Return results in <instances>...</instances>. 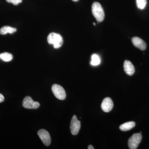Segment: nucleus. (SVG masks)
<instances>
[{
    "label": "nucleus",
    "mask_w": 149,
    "mask_h": 149,
    "mask_svg": "<svg viewBox=\"0 0 149 149\" xmlns=\"http://www.w3.org/2000/svg\"><path fill=\"white\" fill-rule=\"evenodd\" d=\"M92 11L93 16L98 22H101L104 18V12L100 3L95 2L92 6Z\"/></svg>",
    "instance_id": "obj_1"
},
{
    "label": "nucleus",
    "mask_w": 149,
    "mask_h": 149,
    "mask_svg": "<svg viewBox=\"0 0 149 149\" xmlns=\"http://www.w3.org/2000/svg\"><path fill=\"white\" fill-rule=\"evenodd\" d=\"M48 42L53 45L54 48L58 49L63 44V39L60 35L55 33H51L47 37Z\"/></svg>",
    "instance_id": "obj_2"
},
{
    "label": "nucleus",
    "mask_w": 149,
    "mask_h": 149,
    "mask_svg": "<svg viewBox=\"0 0 149 149\" xmlns=\"http://www.w3.org/2000/svg\"><path fill=\"white\" fill-rule=\"evenodd\" d=\"M142 136L141 133H137L133 134L129 138L128 141V146L130 149H136L141 143Z\"/></svg>",
    "instance_id": "obj_3"
},
{
    "label": "nucleus",
    "mask_w": 149,
    "mask_h": 149,
    "mask_svg": "<svg viewBox=\"0 0 149 149\" xmlns=\"http://www.w3.org/2000/svg\"><path fill=\"white\" fill-rule=\"evenodd\" d=\"M52 91L56 98L59 100H64L66 98V93L64 89L61 85L54 84L52 86Z\"/></svg>",
    "instance_id": "obj_4"
},
{
    "label": "nucleus",
    "mask_w": 149,
    "mask_h": 149,
    "mask_svg": "<svg viewBox=\"0 0 149 149\" xmlns=\"http://www.w3.org/2000/svg\"><path fill=\"white\" fill-rule=\"evenodd\" d=\"M22 106L27 109H37L40 106L38 102H35L29 96H26L22 102Z\"/></svg>",
    "instance_id": "obj_5"
},
{
    "label": "nucleus",
    "mask_w": 149,
    "mask_h": 149,
    "mask_svg": "<svg viewBox=\"0 0 149 149\" xmlns=\"http://www.w3.org/2000/svg\"><path fill=\"white\" fill-rule=\"evenodd\" d=\"M38 135L41 141L47 146H49L51 144V139L49 133L45 129H41L38 132Z\"/></svg>",
    "instance_id": "obj_6"
},
{
    "label": "nucleus",
    "mask_w": 149,
    "mask_h": 149,
    "mask_svg": "<svg viewBox=\"0 0 149 149\" xmlns=\"http://www.w3.org/2000/svg\"><path fill=\"white\" fill-rule=\"evenodd\" d=\"M80 128V123L77 120L76 115L72 116L70 122V129L73 135H76L79 132Z\"/></svg>",
    "instance_id": "obj_7"
},
{
    "label": "nucleus",
    "mask_w": 149,
    "mask_h": 149,
    "mask_svg": "<svg viewBox=\"0 0 149 149\" xmlns=\"http://www.w3.org/2000/svg\"><path fill=\"white\" fill-rule=\"evenodd\" d=\"M113 104L110 98L106 97L104 99L101 104V108L104 111L109 112L113 108Z\"/></svg>",
    "instance_id": "obj_8"
},
{
    "label": "nucleus",
    "mask_w": 149,
    "mask_h": 149,
    "mask_svg": "<svg viewBox=\"0 0 149 149\" xmlns=\"http://www.w3.org/2000/svg\"><path fill=\"white\" fill-rule=\"evenodd\" d=\"M132 43L133 45L136 47L140 49L141 50H145L147 47L146 42L141 38L138 37H134L132 39Z\"/></svg>",
    "instance_id": "obj_9"
},
{
    "label": "nucleus",
    "mask_w": 149,
    "mask_h": 149,
    "mask_svg": "<svg viewBox=\"0 0 149 149\" xmlns=\"http://www.w3.org/2000/svg\"><path fill=\"white\" fill-rule=\"evenodd\" d=\"M123 68L125 73L128 75H133L135 72V68L132 63L128 60H125L123 64Z\"/></svg>",
    "instance_id": "obj_10"
},
{
    "label": "nucleus",
    "mask_w": 149,
    "mask_h": 149,
    "mask_svg": "<svg viewBox=\"0 0 149 149\" xmlns=\"http://www.w3.org/2000/svg\"><path fill=\"white\" fill-rule=\"evenodd\" d=\"M136 125V123L133 121L121 124L119 127V128L121 131H126L131 130L134 128Z\"/></svg>",
    "instance_id": "obj_11"
},
{
    "label": "nucleus",
    "mask_w": 149,
    "mask_h": 149,
    "mask_svg": "<svg viewBox=\"0 0 149 149\" xmlns=\"http://www.w3.org/2000/svg\"><path fill=\"white\" fill-rule=\"evenodd\" d=\"M17 29L15 28H13L9 27V26H4L0 29V34L2 35H6L7 33L13 34L14 32H16Z\"/></svg>",
    "instance_id": "obj_12"
},
{
    "label": "nucleus",
    "mask_w": 149,
    "mask_h": 149,
    "mask_svg": "<svg viewBox=\"0 0 149 149\" xmlns=\"http://www.w3.org/2000/svg\"><path fill=\"white\" fill-rule=\"evenodd\" d=\"M13 58L12 55L7 52L3 53L0 54V59L4 61H10Z\"/></svg>",
    "instance_id": "obj_13"
},
{
    "label": "nucleus",
    "mask_w": 149,
    "mask_h": 149,
    "mask_svg": "<svg viewBox=\"0 0 149 149\" xmlns=\"http://www.w3.org/2000/svg\"><path fill=\"white\" fill-rule=\"evenodd\" d=\"M92 60L91 64L94 66L98 65L100 63V59L98 56L96 54H94L92 56Z\"/></svg>",
    "instance_id": "obj_14"
},
{
    "label": "nucleus",
    "mask_w": 149,
    "mask_h": 149,
    "mask_svg": "<svg viewBox=\"0 0 149 149\" xmlns=\"http://www.w3.org/2000/svg\"><path fill=\"white\" fill-rule=\"evenodd\" d=\"M136 4L138 8L143 10L146 7L147 4L146 0H136Z\"/></svg>",
    "instance_id": "obj_15"
},
{
    "label": "nucleus",
    "mask_w": 149,
    "mask_h": 149,
    "mask_svg": "<svg viewBox=\"0 0 149 149\" xmlns=\"http://www.w3.org/2000/svg\"><path fill=\"white\" fill-rule=\"evenodd\" d=\"M8 3H12L14 5H17L19 3L22 2V0H6Z\"/></svg>",
    "instance_id": "obj_16"
},
{
    "label": "nucleus",
    "mask_w": 149,
    "mask_h": 149,
    "mask_svg": "<svg viewBox=\"0 0 149 149\" xmlns=\"http://www.w3.org/2000/svg\"><path fill=\"white\" fill-rule=\"evenodd\" d=\"M4 101V97L0 93V103Z\"/></svg>",
    "instance_id": "obj_17"
},
{
    "label": "nucleus",
    "mask_w": 149,
    "mask_h": 149,
    "mask_svg": "<svg viewBox=\"0 0 149 149\" xmlns=\"http://www.w3.org/2000/svg\"><path fill=\"white\" fill-rule=\"evenodd\" d=\"M88 149H94V147H93V146L92 145H89L88 147Z\"/></svg>",
    "instance_id": "obj_18"
},
{
    "label": "nucleus",
    "mask_w": 149,
    "mask_h": 149,
    "mask_svg": "<svg viewBox=\"0 0 149 149\" xmlns=\"http://www.w3.org/2000/svg\"><path fill=\"white\" fill-rule=\"evenodd\" d=\"M72 1H79V0H72Z\"/></svg>",
    "instance_id": "obj_19"
},
{
    "label": "nucleus",
    "mask_w": 149,
    "mask_h": 149,
    "mask_svg": "<svg viewBox=\"0 0 149 149\" xmlns=\"http://www.w3.org/2000/svg\"><path fill=\"white\" fill-rule=\"evenodd\" d=\"M93 24H94V25H96L95 23H93Z\"/></svg>",
    "instance_id": "obj_20"
}]
</instances>
